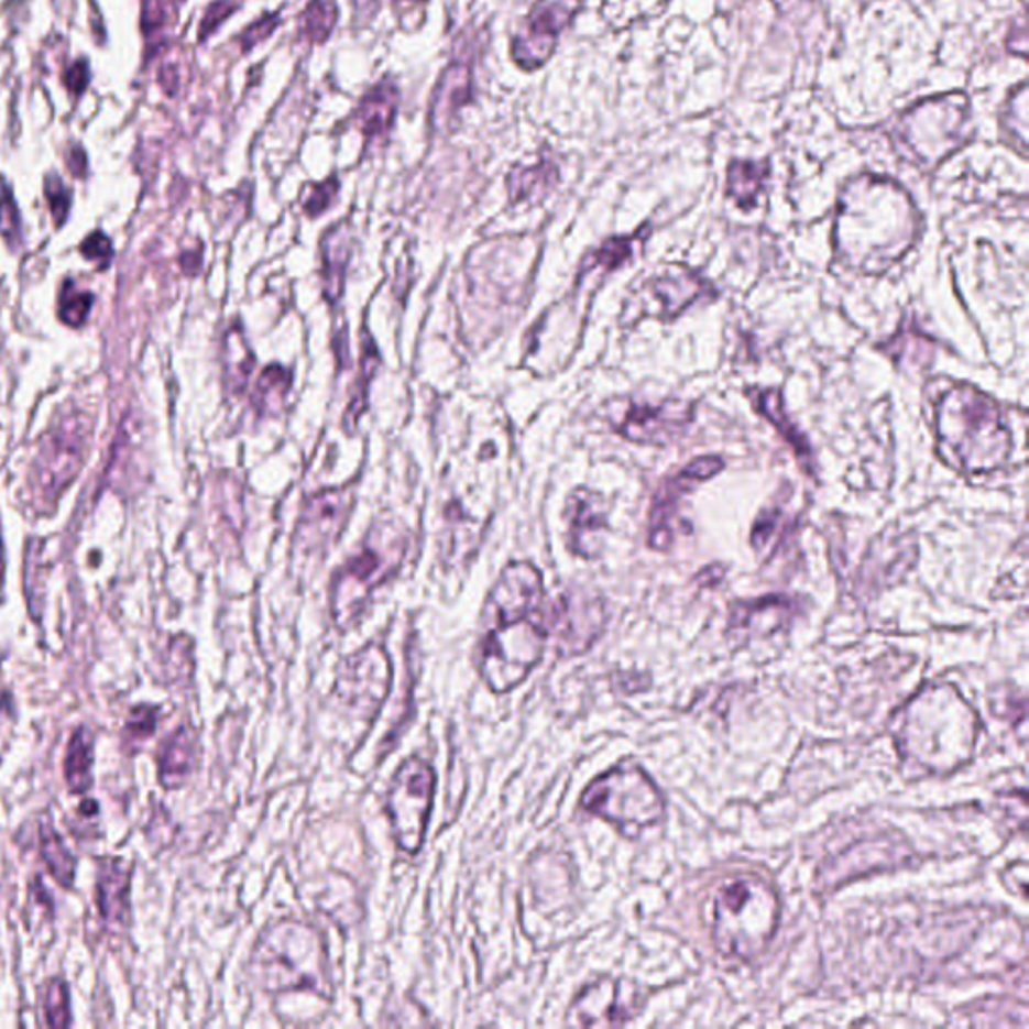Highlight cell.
<instances>
[{"label":"cell","instance_id":"17","mask_svg":"<svg viewBox=\"0 0 1029 1029\" xmlns=\"http://www.w3.org/2000/svg\"><path fill=\"white\" fill-rule=\"evenodd\" d=\"M694 418V406L683 401H666L656 406H630L613 428L637 445H670L682 437Z\"/></svg>","mask_w":1029,"mask_h":1029},{"label":"cell","instance_id":"39","mask_svg":"<svg viewBox=\"0 0 1029 1029\" xmlns=\"http://www.w3.org/2000/svg\"><path fill=\"white\" fill-rule=\"evenodd\" d=\"M0 233L11 248H17V243L21 242L19 209L12 199L11 189L4 184H0Z\"/></svg>","mask_w":1029,"mask_h":1029},{"label":"cell","instance_id":"34","mask_svg":"<svg viewBox=\"0 0 1029 1029\" xmlns=\"http://www.w3.org/2000/svg\"><path fill=\"white\" fill-rule=\"evenodd\" d=\"M648 228H642L639 232L630 236V238H612L607 242L602 243L595 252H591L588 255V260L583 262V267L581 272H591V270H598L602 267L603 272H612L615 267L622 266L625 264L634 252H636L637 245H642L644 240L648 238Z\"/></svg>","mask_w":1029,"mask_h":1029},{"label":"cell","instance_id":"37","mask_svg":"<svg viewBox=\"0 0 1029 1029\" xmlns=\"http://www.w3.org/2000/svg\"><path fill=\"white\" fill-rule=\"evenodd\" d=\"M785 515L782 511L776 510H766L760 513V517L754 523V529H752V547L758 551V554H766L770 549H775L776 537L780 529L785 527Z\"/></svg>","mask_w":1029,"mask_h":1029},{"label":"cell","instance_id":"49","mask_svg":"<svg viewBox=\"0 0 1029 1029\" xmlns=\"http://www.w3.org/2000/svg\"><path fill=\"white\" fill-rule=\"evenodd\" d=\"M69 167L70 172L77 175V177H81V175L85 174V153H83V150H73Z\"/></svg>","mask_w":1029,"mask_h":1029},{"label":"cell","instance_id":"47","mask_svg":"<svg viewBox=\"0 0 1029 1029\" xmlns=\"http://www.w3.org/2000/svg\"><path fill=\"white\" fill-rule=\"evenodd\" d=\"M87 81H89V73H87V65H85V63H77V65L67 73V85H69L70 91H75V94L83 91Z\"/></svg>","mask_w":1029,"mask_h":1029},{"label":"cell","instance_id":"32","mask_svg":"<svg viewBox=\"0 0 1029 1029\" xmlns=\"http://www.w3.org/2000/svg\"><path fill=\"white\" fill-rule=\"evenodd\" d=\"M41 855L47 863L48 873L53 875V879L63 887H73L77 861L70 855L69 849L63 843L55 827L47 821L41 824Z\"/></svg>","mask_w":1029,"mask_h":1029},{"label":"cell","instance_id":"4","mask_svg":"<svg viewBox=\"0 0 1029 1029\" xmlns=\"http://www.w3.org/2000/svg\"><path fill=\"white\" fill-rule=\"evenodd\" d=\"M780 919L776 890L754 875L726 880L714 897L712 937L724 957L751 961L773 941Z\"/></svg>","mask_w":1029,"mask_h":1029},{"label":"cell","instance_id":"21","mask_svg":"<svg viewBox=\"0 0 1029 1029\" xmlns=\"http://www.w3.org/2000/svg\"><path fill=\"white\" fill-rule=\"evenodd\" d=\"M398 85L391 77H384L360 99L354 121L364 138L366 150L384 145L391 138L398 116Z\"/></svg>","mask_w":1029,"mask_h":1029},{"label":"cell","instance_id":"24","mask_svg":"<svg viewBox=\"0 0 1029 1029\" xmlns=\"http://www.w3.org/2000/svg\"><path fill=\"white\" fill-rule=\"evenodd\" d=\"M748 398H751L754 408H756L766 420H770V423L775 425L776 430H778V433L785 437L788 445L795 449L798 459H800L802 463H810L812 452H810L809 440H807V437L798 430L797 425L788 417L787 410H785V403H782V394L778 393L776 388H751V391H748Z\"/></svg>","mask_w":1029,"mask_h":1029},{"label":"cell","instance_id":"11","mask_svg":"<svg viewBox=\"0 0 1029 1029\" xmlns=\"http://www.w3.org/2000/svg\"><path fill=\"white\" fill-rule=\"evenodd\" d=\"M581 9V0H535L511 36V58L519 69H541L556 53L559 36Z\"/></svg>","mask_w":1029,"mask_h":1029},{"label":"cell","instance_id":"12","mask_svg":"<svg viewBox=\"0 0 1029 1029\" xmlns=\"http://www.w3.org/2000/svg\"><path fill=\"white\" fill-rule=\"evenodd\" d=\"M544 578L529 561H513L503 569L486 598L483 625L493 630L532 617L544 607Z\"/></svg>","mask_w":1029,"mask_h":1029},{"label":"cell","instance_id":"38","mask_svg":"<svg viewBox=\"0 0 1029 1029\" xmlns=\"http://www.w3.org/2000/svg\"><path fill=\"white\" fill-rule=\"evenodd\" d=\"M45 1018L51 1028H67L70 1026V999L67 983L53 979L48 983L47 997H45Z\"/></svg>","mask_w":1029,"mask_h":1029},{"label":"cell","instance_id":"48","mask_svg":"<svg viewBox=\"0 0 1029 1029\" xmlns=\"http://www.w3.org/2000/svg\"><path fill=\"white\" fill-rule=\"evenodd\" d=\"M376 7H381V0H354L357 17L371 19L372 12L376 11Z\"/></svg>","mask_w":1029,"mask_h":1029},{"label":"cell","instance_id":"13","mask_svg":"<svg viewBox=\"0 0 1029 1029\" xmlns=\"http://www.w3.org/2000/svg\"><path fill=\"white\" fill-rule=\"evenodd\" d=\"M724 469V461L720 457H700L694 463L686 464L682 471L661 481L658 493L649 511L648 544L656 551H668L674 544V529L671 523L680 510L682 501L696 486L702 485L708 479L716 477Z\"/></svg>","mask_w":1029,"mask_h":1029},{"label":"cell","instance_id":"25","mask_svg":"<svg viewBox=\"0 0 1029 1029\" xmlns=\"http://www.w3.org/2000/svg\"><path fill=\"white\" fill-rule=\"evenodd\" d=\"M556 163L544 162L535 165H517L507 175V191L511 204H525V201H539L547 196L557 184Z\"/></svg>","mask_w":1029,"mask_h":1029},{"label":"cell","instance_id":"9","mask_svg":"<svg viewBox=\"0 0 1029 1029\" xmlns=\"http://www.w3.org/2000/svg\"><path fill=\"white\" fill-rule=\"evenodd\" d=\"M541 610L515 624L486 630L479 671L495 694L517 688L544 656L547 632Z\"/></svg>","mask_w":1029,"mask_h":1029},{"label":"cell","instance_id":"1","mask_svg":"<svg viewBox=\"0 0 1029 1029\" xmlns=\"http://www.w3.org/2000/svg\"><path fill=\"white\" fill-rule=\"evenodd\" d=\"M921 233V216L905 187L880 175L844 184L834 214V258L863 276H880L901 262Z\"/></svg>","mask_w":1029,"mask_h":1029},{"label":"cell","instance_id":"44","mask_svg":"<svg viewBox=\"0 0 1029 1029\" xmlns=\"http://www.w3.org/2000/svg\"><path fill=\"white\" fill-rule=\"evenodd\" d=\"M81 252L87 260H91V262H95L97 266L103 270V267L109 266V262H111L113 248H111L109 238H105L101 232H95L83 242Z\"/></svg>","mask_w":1029,"mask_h":1029},{"label":"cell","instance_id":"43","mask_svg":"<svg viewBox=\"0 0 1029 1029\" xmlns=\"http://www.w3.org/2000/svg\"><path fill=\"white\" fill-rule=\"evenodd\" d=\"M238 9H240V4L236 0H216V2H211L208 11L204 14V21L199 24V41H206L208 36L214 35Z\"/></svg>","mask_w":1029,"mask_h":1029},{"label":"cell","instance_id":"2","mask_svg":"<svg viewBox=\"0 0 1029 1029\" xmlns=\"http://www.w3.org/2000/svg\"><path fill=\"white\" fill-rule=\"evenodd\" d=\"M939 457L963 474H992L1011 455V433L999 405L967 382H949L933 401Z\"/></svg>","mask_w":1029,"mask_h":1029},{"label":"cell","instance_id":"45","mask_svg":"<svg viewBox=\"0 0 1029 1029\" xmlns=\"http://www.w3.org/2000/svg\"><path fill=\"white\" fill-rule=\"evenodd\" d=\"M47 199L53 218L61 226L63 220H67V214H69V191L65 189L57 175H51L47 179Z\"/></svg>","mask_w":1029,"mask_h":1029},{"label":"cell","instance_id":"20","mask_svg":"<svg viewBox=\"0 0 1029 1029\" xmlns=\"http://www.w3.org/2000/svg\"><path fill=\"white\" fill-rule=\"evenodd\" d=\"M569 547L581 557H595L602 549L607 532V507L603 499L590 489H576L566 507Z\"/></svg>","mask_w":1029,"mask_h":1029},{"label":"cell","instance_id":"18","mask_svg":"<svg viewBox=\"0 0 1029 1029\" xmlns=\"http://www.w3.org/2000/svg\"><path fill=\"white\" fill-rule=\"evenodd\" d=\"M712 292L710 284L683 266H668L642 286V310L659 320H671L696 300Z\"/></svg>","mask_w":1029,"mask_h":1029},{"label":"cell","instance_id":"41","mask_svg":"<svg viewBox=\"0 0 1029 1029\" xmlns=\"http://www.w3.org/2000/svg\"><path fill=\"white\" fill-rule=\"evenodd\" d=\"M338 189H340V182H338L336 175L326 177L325 182H320V184H314L313 191L306 196L304 204H302V206H304V211H306L310 218L322 216L326 209L335 204Z\"/></svg>","mask_w":1029,"mask_h":1029},{"label":"cell","instance_id":"33","mask_svg":"<svg viewBox=\"0 0 1029 1029\" xmlns=\"http://www.w3.org/2000/svg\"><path fill=\"white\" fill-rule=\"evenodd\" d=\"M292 386V374L280 364H270L255 382L252 405L262 415L278 413Z\"/></svg>","mask_w":1029,"mask_h":1029},{"label":"cell","instance_id":"19","mask_svg":"<svg viewBox=\"0 0 1029 1029\" xmlns=\"http://www.w3.org/2000/svg\"><path fill=\"white\" fill-rule=\"evenodd\" d=\"M637 995L627 983L602 979L585 987L569 1009L573 1026H622L636 1011Z\"/></svg>","mask_w":1029,"mask_h":1029},{"label":"cell","instance_id":"31","mask_svg":"<svg viewBox=\"0 0 1029 1029\" xmlns=\"http://www.w3.org/2000/svg\"><path fill=\"white\" fill-rule=\"evenodd\" d=\"M226 384L233 394H240L248 386V379L254 371V352L248 347L240 328H232L226 336Z\"/></svg>","mask_w":1029,"mask_h":1029},{"label":"cell","instance_id":"40","mask_svg":"<svg viewBox=\"0 0 1029 1029\" xmlns=\"http://www.w3.org/2000/svg\"><path fill=\"white\" fill-rule=\"evenodd\" d=\"M282 23L280 14H262L258 21L245 26L240 36L236 39V43L242 48L243 55L254 51L260 43H264L266 39L274 35V31L278 29V24Z\"/></svg>","mask_w":1029,"mask_h":1029},{"label":"cell","instance_id":"28","mask_svg":"<svg viewBox=\"0 0 1029 1029\" xmlns=\"http://www.w3.org/2000/svg\"><path fill=\"white\" fill-rule=\"evenodd\" d=\"M95 736L91 729L75 730L67 748L65 776L73 792H87L94 785Z\"/></svg>","mask_w":1029,"mask_h":1029},{"label":"cell","instance_id":"46","mask_svg":"<svg viewBox=\"0 0 1029 1029\" xmlns=\"http://www.w3.org/2000/svg\"><path fill=\"white\" fill-rule=\"evenodd\" d=\"M428 0H393L394 11L398 14L401 21L405 19H413V17H418V21L423 23V9L427 7Z\"/></svg>","mask_w":1029,"mask_h":1029},{"label":"cell","instance_id":"8","mask_svg":"<svg viewBox=\"0 0 1029 1029\" xmlns=\"http://www.w3.org/2000/svg\"><path fill=\"white\" fill-rule=\"evenodd\" d=\"M970 101L961 94L927 99L902 113L897 128L901 150L921 167H935L965 141Z\"/></svg>","mask_w":1029,"mask_h":1029},{"label":"cell","instance_id":"22","mask_svg":"<svg viewBox=\"0 0 1029 1029\" xmlns=\"http://www.w3.org/2000/svg\"><path fill=\"white\" fill-rule=\"evenodd\" d=\"M322 250V284L328 304H338L344 294L347 270L352 258V230L348 221H338L326 230L320 242Z\"/></svg>","mask_w":1029,"mask_h":1029},{"label":"cell","instance_id":"14","mask_svg":"<svg viewBox=\"0 0 1029 1029\" xmlns=\"http://www.w3.org/2000/svg\"><path fill=\"white\" fill-rule=\"evenodd\" d=\"M547 637H557L563 654H579L590 648L603 625V605L585 595H561L541 610Z\"/></svg>","mask_w":1029,"mask_h":1029},{"label":"cell","instance_id":"23","mask_svg":"<svg viewBox=\"0 0 1029 1029\" xmlns=\"http://www.w3.org/2000/svg\"><path fill=\"white\" fill-rule=\"evenodd\" d=\"M129 883L131 868L121 858H107L99 868L97 902L109 923L125 926L129 917Z\"/></svg>","mask_w":1029,"mask_h":1029},{"label":"cell","instance_id":"29","mask_svg":"<svg viewBox=\"0 0 1029 1029\" xmlns=\"http://www.w3.org/2000/svg\"><path fill=\"white\" fill-rule=\"evenodd\" d=\"M790 613H792V600L785 595H770L756 602L736 603L732 607V627L760 632L766 617H773L785 624Z\"/></svg>","mask_w":1029,"mask_h":1029},{"label":"cell","instance_id":"26","mask_svg":"<svg viewBox=\"0 0 1029 1029\" xmlns=\"http://www.w3.org/2000/svg\"><path fill=\"white\" fill-rule=\"evenodd\" d=\"M194 766V734L191 730H175L160 752V780L167 788L184 785Z\"/></svg>","mask_w":1029,"mask_h":1029},{"label":"cell","instance_id":"36","mask_svg":"<svg viewBox=\"0 0 1029 1029\" xmlns=\"http://www.w3.org/2000/svg\"><path fill=\"white\" fill-rule=\"evenodd\" d=\"M94 306V296L85 289L77 288L73 282H65L61 289L58 314L65 325L81 326L87 320V314Z\"/></svg>","mask_w":1029,"mask_h":1029},{"label":"cell","instance_id":"35","mask_svg":"<svg viewBox=\"0 0 1029 1029\" xmlns=\"http://www.w3.org/2000/svg\"><path fill=\"white\" fill-rule=\"evenodd\" d=\"M362 352H364V354H362V360H360L362 364H360L357 393H354V398H352V403L348 406L347 418H344V425H347L348 428L357 427L360 417L364 415L366 401H369V384H371L372 376L376 374L379 362H381L379 350L374 348V342H372L371 336L366 335V332H364V348H362Z\"/></svg>","mask_w":1029,"mask_h":1029},{"label":"cell","instance_id":"3","mask_svg":"<svg viewBox=\"0 0 1029 1029\" xmlns=\"http://www.w3.org/2000/svg\"><path fill=\"white\" fill-rule=\"evenodd\" d=\"M979 720L955 688L931 686L902 710L899 748L929 773H949L972 758Z\"/></svg>","mask_w":1029,"mask_h":1029},{"label":"cell","instance_id":"6","mask_svg":"<svg viewBox=\"0 0 1029 1029\" xmlns=\"http://www.w3.org/2000/svg\"><path fill=\"white\" fill-rule=\"evenodd\" d=\"M408 539L393 525L376 523L359 554L338 569L330 593V612L338 630H350L371 602L372 593L393 579L405 561Z\"/></svg>","mask_w":1029,"mask_h":1029},{"label":"cell","instance_id":"7","mask_svg":"<svg viewBox=\"0 0 1029 1029\" xmlns=\"http://www.w3.org/2000/svg\"><path fill=\"white\" fill-rule=\"evenodd\" d=\"M581 807L612 822L627 836H637L658 824L666 810L654 780L634 766L613 768L598 776L583 792Z\"/></svg>","mask_w":1029,"mask_h":1029},{"label":"cell","instance_id":"16","mask_svg":"<svg viewBox=\"0 0 1029 1029\" xmlns=\"http://www.w3.org/2000/svg\"><path fill=\"white\" fill-rule=\"evenodd\" d=\"M473 57H455L440 70L439 79L430 94L428 103V128L437 135H451L461 123V111L474 99Z\"/></svg>","mask_w":1029,"mask_h":1029},{"label":"cell","instance_id":"10","mask_svg":"<svg viewBox=\"0 0 1029 1029\" xmlns=\"http://www.w3.org/2000/svg\"><path fill=\"white\" fill-rule=\"evenodd\" d=\"M435 773L423 758L410 756L398 766L386 797L394 841L408 855H417L425 843L428 814L435 797Z\"/></svg>","mask_w":1029,"mask_h":1029},{"label":"cell","instance_id":"42","mask_svg":"<svg viewBox=\"0 0 1029 1029\" xmlns=\"http://www.w3.org/2000/svg\"><path fill=\"white\" fill-rule=\"evenodd\" d=\"M157 718L160 712L153 705H138L129 714L128 730L131 741L140 742L143 738H150L151 734L157 729Z\"/></svg>","mask_w":1029,"mask_h":1029},{"label":"cell","instance_id":"15","mask_svg":"<svg viewBox=\"0 0 1029 1029\" xmlns=\"http://www.w3.org/2000/svg\"><path fill=\"white\" fill-rule=\"evenodd\" d=\"M354 507V491L350 489H325L306 501L296 527V545L302 551H322L336 544L347 529L350 513Z\"/></svg>","mask_w":1029,"mask_h":1029},{"label":"cell","instance_id":"30","mask_svg":"<svg viewBox=\"0 0 1029 1029\" xmlns=\"http://www.w3.org/2000/svg\"><path fill=\"white\" fill-rule=\"evenodd\" d=\"M340 11L335 0H310L298 17V33L310 45H325L335 33Z\"/></svg>","mask_w":1029,"mask_h":1029},{"label":"cell","instance_id":"5","mask_svg":"<svg viewBox=\"0 0 1029 1029\" xmlns=\"http://www.w3.org/2000/svg\"><path fill=\"white\" fill-rule=\"evenodd\" d=\"M258 985L267 992L316 989L328 995L322 939L310 926L282 921L264 931L254 961Z\"/></svg>","mask_w":1029,"mask_h":1029},{"label":"cell","instance_id":"27","mask_svg":"<svg viewBox=\"0 0 1029 1029\" xmlns=\"http://www.w3.org/2000/svg\"><path fill=\"white\" fill-rule=\"evenodd\" d=\"M770 174L768 162H732L726 177V196L742 209H752Z\"/></svg>","mask_w":1029,"mask_h":1029}]
</instances>
